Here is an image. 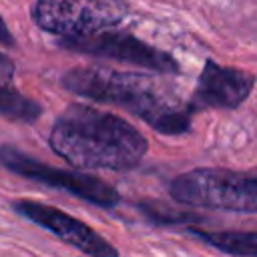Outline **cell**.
Returning <instances> with one entry per match:
<instances>
[{
    "mask_svg": "<svg viewBox=\"0 0 257 257\" xmlns=\"http://www.w3.org/2000/svg\"><path fill=\"white\" fill-rule=\"evenodd\" d=\"M50 149L74 169H135L149 141L118 114L88 104H68L52 124Z\"/></svg>",
    "mask_w": 257,
    "mask_h": 257,
    "instance_id": "1",
    "label": "cell"
},
{
    "mask_svg": "<svg viewBox=\"0 0 257 257\" xmlns=\"http://www.w3.org/2000/svg\"><path fill=\"white\" fill-rule=\"evenodd\" d=\"M62 86L88 100L120 106L161 135H185L193 110L179 102L163 84L143 72H122L104 66H76L62 76Z\"/></svg>",
    "mask_w": 257,
    "mask_h": 257,
    "instance_id": "2",
    "label": "cell"
},
{
    "mask_svg": "<svg viewBox=\"0 0 257 257\" xmlns=\"http://www.w3.org/2000/svg\"><path fill=\"white\" fill-rule=\"evenodd\" d=\"M169 193L177 203L187 207L257 213V169L233 171L199 167L175 177Z\"/></svg>",
    "mask_w": 257,
    "mask_h": 257,
    "instance_id": "3",
    "label": "cell"
},
{
    "mask_svg": "<svg viewBox=\"0 0 257 257\" xmlns=\"http://www.w3.org/2000/svg\"><path fill=\"white\" fill-rule=\"evenodd\" d=\"M128 14L122 0H34L30 18L58 38L88 36L118 26Z\"/></svg>",
    "mask_w": 257,
    "mask_h": 257,
    "instance_id": "4",
    "label": "cell"
},
{
    "mask_svg": "<svg viewBox=\"0 0 257 257\" xmlns=\"http://www.w3.org/2000/svg\"><path fill=\"white\" fill-rule=\"evenodd\" d=\"M0 167L8 169L10 173H16L24 179L56 187L62 191H68L70 195L88 201L92 205H98L102 209H112L120 203L118 191L108 185L106 181L88 175V173H76V171H66V169H56L50 165L40 163L38 159H32L30 155L14 149L0 145Z\"/></svg>",
    "mask_w": 257,
    "mask_h": 257,
    "instance_id": "5",
    "label": "cell"
},
{
    "mask_svg": "<svg viewBox=\"0 0 257 257\" xmlns=\"http://www.w3.org/2000/svg\"><path fill=\"white\" fill-rule=\"evenodd\" d=\"M58 46L86 54V56H96V58H110V60H120L128 62L159 74H179L181 66L173 58V54L155 48L153 44L137 38L135 34L126 30H102L94 32L88 36H76V38H60Z\"/></svg>",
    "mask_w": 257,
    "mask_h": 257,
    "instance_id": "6",
    "label": "cell"
},
{
    "mask_svg": "<svg viewBox=\"0 0 257 257\" xmlns=\"http://www.w3.org/2000/svg\"><path fill=\"white\" fill-rule=\"evenodd\" d=\"M12 209L24 219L44 227L60 241L76 247L88 257H118V249L112 243H108L102 235H98L86 223L74 219L72 215L52 205H44L32 199H18L12 201Z\"/></svg>",
    "mask_w": 257,
    "mask_h": 257,
    "instance_id": "7",
    "label": "cell"
},
{
    "mask_svg": "<svg viewBox=\"0 0 257 257\" xmlns=\"http://www.w3.org/2000/svg\"><path fill=\"white\" fill-rule=\"evenodd\" d=\"M255 88V76L251 72L221 66L207 58L199 74L197 86L189 100L193 112L207 108H239Z\"/></svg>",
    "mask_w": 257,
    "mask_h": 257,
    "instance_id": "8",
    "label": "cell"
},
{
    "mask_svg": "<svg viewBox=\"0 0 257 257\" xmlns=\"http://www.w3.org/2000/svg\"><path fill=\"white\" fill-rule=\"evenodd\" d=\"M187 231L225 255L257 257V231H205L197 227H189Z\"/></svg>",
    "mask_w": 257,
    "mask_h": 257,
    "instance_id": "9",
    "label": "cell"
},
{
    "mask_svg": "<svg viewBox=\"0 0 257 257\" xmlns=\"http://www.w3.org/2000/svg\"><path fill=\"white\" fill-rule=\"evenodd\" d=\"M42 114V106L24 96L20 90L12 88L10 84L0 86V116L14 120V122H36Z\"/></svg>",
    "mask_w": 257,
    "mask_h": 257,
    "instance_id": "10",
    "label": "cell"
},
{
    "mask_svg": "<svg viewBox=\"0 0 257 257\" xmlns=\"http://www.w3.org/2000/svg\"><path fill=\"white\" fill-rule=\"evenodd\" d=\"M141 211L147 215V219L155 225H175V223H187V221H199V217L191 213L173 211L165 205H153V203H141Z\"/></svg>",
    "mask_w": 257,
    "mask_h": 257,
    "instance_id": "11",
    "label": "cell"
},
{
    "mask_svg": "<svg viewBox=\"0 0 257 257\" xmlns=\"http://www.w3.org/2000/svg\"><path fill=\"white\" fill-rule=\"evenodd\" d=\"M14 72H16L14 60L10 56H6L4 52H0V86L10 84V80L14 78Z\"/></svg>",
    "mask_w": 257,
    "mask_h": 257,
    "instance_id": "12",
    "label": "cell"
},
{
    "mask_svg": "<svg viewBox=\"0 0 257 257\" xmlns=\"http://www.w3.org/2000/svg\"><path fill=\"white\" fill-rule=\"evenodd\" d=\"M0 44H4V46H8V48L14 46V36H12L10 28L6 26V22H4L2 16H0Z\"/></svg>",
    "mask_w": 257,
    "mask_h": 257,
    "instance_id": "13",
    "label": "cell"
}]
</instances>
